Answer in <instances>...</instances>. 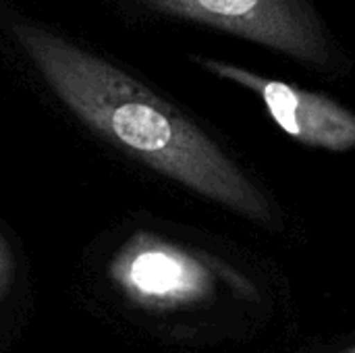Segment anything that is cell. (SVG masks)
<instances>
[{
    "instance_id": "obj_3",
    "label": "cell",
    "mask_w": 355,
    "mask_h": 353,
    "mask_svg": "<svg viewBox=\"0 0 355 353\" xmlns=\"http://www.w3.org/2000/svg\"><path fill=\"white\" fill-rule=\"evenodd\" d=\"M200 64L212 75L258 94L272 121L293 139L331 152L355 148V114L339 102L231 62L202 58Z\"/></svg>"
},
{
    "instance_id": "obj_5",
    "label": "cell",
    "mask_w": 355,
    "mask_h": 353,
    "mask_svg": "<svg viewBox=\"0 0 355 353\" xmlns=\"http://www.w3.org/2000/svg\"><path fill=\"white\" fill-rule=\"evenodd\" d=\"M345 353H355V347H352V350H347V352Z\"/></svg>"
},
{
    "instance_id": "obj_2",
    "label": "cell",
    "mask_w": 355,
    "mask_h": 353,
    "mask_svg": "<svg viewBox=\"0 0 355 353\" xmlns=\"http://www.w3.org/2000/svg\"><path fill=\"white\" fill-rule=\"evenodd\" d=\"M148 8L268 46L308 64L329 60L327 31L308 0H141Z\"/></svg>"
},
{
    "instance_id": "obj_4",
    "label": "cell",
    "mask_w": 355,
    "mask_h": 353,
    "mask_svg": "<svg viewBox=\"0 0 355 353\" xmlns=\"http://www.w3.org/2000/svg\"><path fill=\"white\" fill-rule=\"evenodd\" d=\"M123 289L150 306H179L206 295L210 275L193 256L154 239H141L114 266Z\"/></svg>"
},
{
    "instance_id": "obj_1",
    "label": "cell",
    "mask_w": 355,
    "mask_h": 353,
    "mask_svg": "<svg viewBox=\"0 0 355 353\" xmlns=\"http://www.w3.org/2000/svg\"><path fill=\"white\" fill-rule=\"evenodd\" d=\"M15 31L48 85L92 129L200 196L248 218L272 221L262 191L166 100L40 25H17Z\"/></svg>"
}]
</instances>
